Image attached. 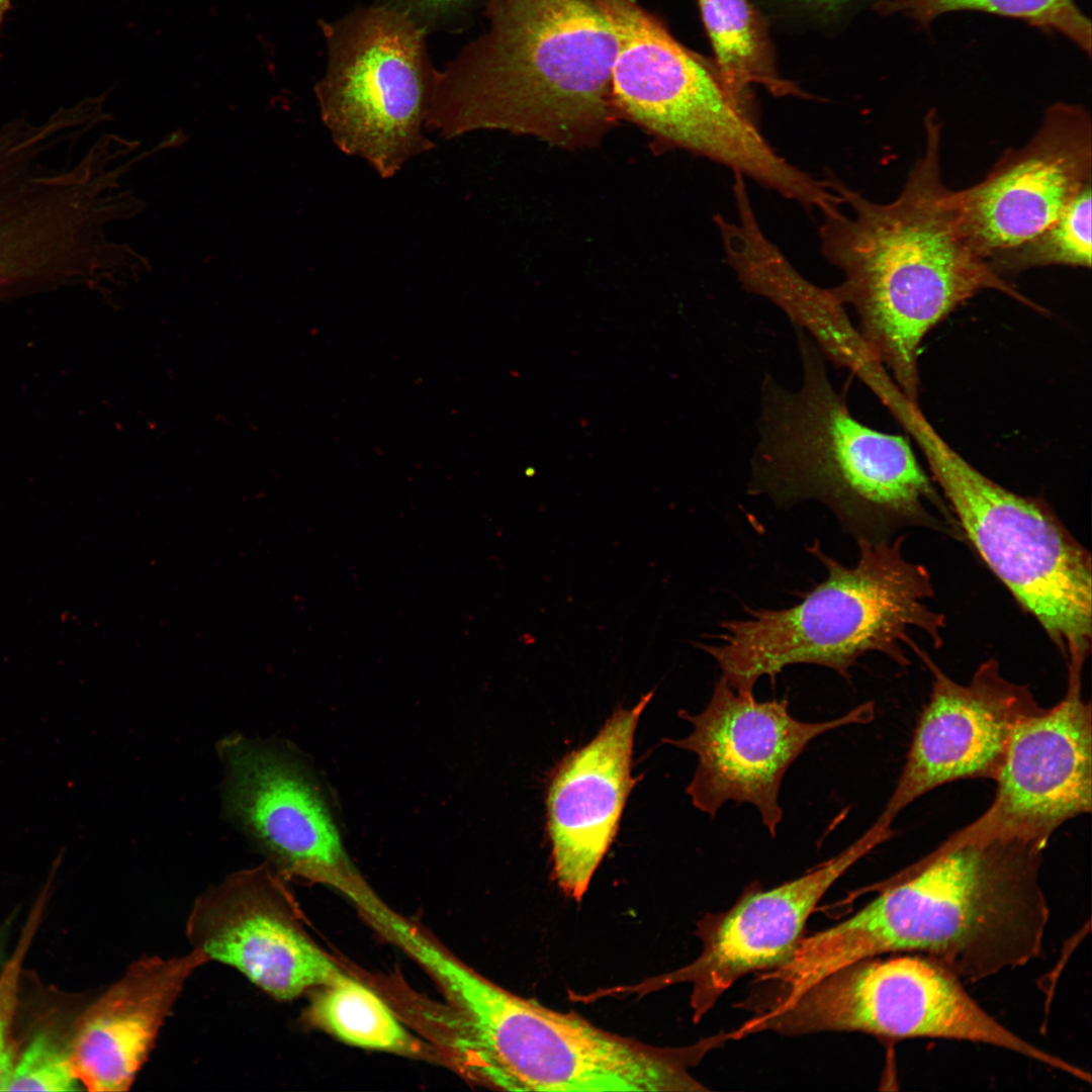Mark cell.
Instances as JSON below:
<instances>
[{
	"mask_svg": "<svg viewBox=\"0 0 1092 1092\" xmlns=\"http://www.w3.org/2000/svg\"><path fill=\"white\" fill-rule=\"evenodd\" d=\"M1092 178L1091 116L1057 103L1029 142L1008 149L987 175L950 204L975 251L987 262L1050 225Z\"/></svg>",
	"mask_w": 1092,
	"mask_h": 1092,
	"instance_id": "obj_13",
	"label": "cell"
},
{
	"mask_svg": "<svg viewBox=\"0 0 1092 1092\" xmlns=\"http://www.w3.org/2000/svg\"><path fill=\"white\" fill-rule=\"evenodd\" d=\"M894 418L914 439L966 536L1068 661L1085 662L1092 631L1089 552L1041 503L997 484L961 456L918 403Z\"/></svg>",
	"mask_w": 1092,
	"mask_h": 1092,
	"instance_id": "obj_7",
	"label": "cell"
},
{
	"mask_svg": "<svg viewBox=\"0 0 1092 1092\" xmlns=\"http://www.w3.org/2000/svg\"><path fill=\"white\" fill-rule=\"evenodd\" d=\"M735 219L714 216L726 260L746 291L772 302L804 331L828 362L846 368L864 382L880 366L845 305L832 288L818 286L804 277L757 220L747 188L733 189Z\"/></svg>",
	"mask_w": 1092,
	"mask_h": 1092,
	"instance_id": "obj_20",
	"label": "cell"
},
{
	"mask_svg": "<svg viewBox=\"0 0 1092 1092\" xmlns=\"http://www.w3.org/2000/svg\"><path fill=\"white\" fill-rule=\"evenodd\" d=\"M654 691L632 708H619L585 745L552 770L545 793L552 879L580 901L614 842L629 795L635 731Z\"/></svg>",
	"mask_w": 1092,
	"mask_h": 1092,
	"instance_id": "obj_18",
	"label": "cell"
},
{
	"mask_svg": "<svg viewBox=\"0 0 1092 1092\" xmlns=\"http://www.w3.org/2000/svg\"><path fill=\"white\" fill-rule=\"evenodd\" d=\"M875 10L901 14L923 27L945 13L980 11L1057 32L1088 56L1091 52V22L1074 0H883Z\"/></svg>",
	"mask_w": 1092,
	"mask_h": 1092,
	"instance_id": "obj_23",
	"label": "cell"
},
{
	"mask_svg": "<svg viewBox=\"0 0 1092 1092\" xmlns=\"http://www.w3.org/2000/svg\"><path fill=\"white\" fill-rule=\"evenodd\" d=\"M9 926L4 924L0 927V969L5 961L6 943L8 939Z\"/></svg>",
	"mask_w": 1092,
	"mask_h": 1092,
	"instance_id": "obj_29",
	"label": "cell"
},
{
	"mask_svg": "<svg viewBox=\"0 0 1092 1092\" xmlns=\"http://www.w3.org/2000/svg\"><path fill=\"white\" fill-rule=\"evenodd\" d=\"M1083 663L1068 662L1064 698L1015 728L991 805L938 847L993 838L1046 847L1054 832L1092 808V712Z\"/></svg>",
	"mask_w": 1092,
	"mask_h": 1092,
	"instance_id": "obj_11",
	"label": "cell"
},
{
	"mask_svg": "<svg viewBox=\"0 0 1092 1092\" xmlns=\"http://www.w3.org/2000/svg\"><path fill=\"white\" fill-rule=\"evenodd\" d=\"M795 332L798 386L769 373L760 382L749 492L779 506L820 502L856 538L880 522L922 514L934 490L909 441L856 420L821 350Z\"/></svg>",
	"mask_w": 1092,
	"mask_h": 1092,
	"instance_id": "obj_5",
	"label": "cell"
},
{
	"mask_svg": "<svg viewBox=\"0 0 1092 1092\" xmlns=\"http://www.w3.org/2000/svg\"><path fill=\"white\" fill-rule=\"evenodd\" d=\"M886 840L885 833L872 825L847 848L797 879L768 890L751 884L732 907L698 921L701 951L694 961L631 986L609 988V995L639 997L688 983L692 1018L699 1022L740 978L784 963L827 891Z\"/></svg>",
	"mask_w": 1092,
	"mask_h": 1092,
	"instance_id": "obj_12",
	"label": "cell"
},
{
	"mask_svg": "<svg viewBox=\"0 0 1092 1092\" xmlns=\"http://www.w3.org/2000/svg\"><path fill=\"white\" fill-rule=\"evenodd\" d=\"M932 689L895 790L878 820L892 826L911 803L942 785L995 780L1016 726L1041 712L1028 687L1012 682L991 658L960 684L935 664Z\"/></svg>",
	"mask_w": 1092,
	"mask_h": 1092,
	"instance_id": "obj_15",
	"label": "cell"
},
{
	"mask_svg": "<svg viewBox=\"0 0 1092 1092\" xmlns=\"http://www.w3.org/2000/svg\"><path fill=\"white\" fill-rule=\"evenodd\" d=\"M49 891L50 884L36 899L17 944L0 969V1091H6L16 1060L12 1043V1026L16 1013L20 975L24 959L40 924Z\"/></svg>",
	"mask_w": 1092,
	"mask_h": 1092,
	"instance_id": "obj_26",
	"label": "cell"
},
{
	"mask_svg": "<svg viewBox=\"0 0 1092 1092\" xmlns=\"http://www.w3.org/2000/svg\"><path fill=\"white\" fill-rule=\"evenodd\" d=\"M80 1088L69 1043H63L49 1030H41L16 1058L6 1091L60 1092Z\"/></svg>",
	"mask_w": 1092,
	"mask_h": 1092,
	"instance_id": "obj_25",
	"label": "cell"
},
{
	"mask_svg": "<svg viewBox=\"0 0 1092 1092\" xmlns=\"http://www.w3.org/2000/svg\"><path fill=\"white\" fill-rule=\"evenodd\" d=\"M208 962L193 947L132 962L76 1023L69 1045L80 1084L95 1092L128 1090L187 979Z\"/></svg>",
	"mask_w": 1092,
	"mask_h": 1092,
	"instance_id": "obj_19",
	"label": "cell"
},
{
	"mask_svg": "<svg viewBox=\"0 0 1092 1092\" xmlns=\"http://www.w3.org/2000/svg\"><path fill=\"white\" fill-rule=\"evenodd\" d=\"M962 980L915 953L872 957L843 966L797 995L760 1009L741 1035L857 1031L881 1038H943L989 1044L1077 1077L1081 1069L1011 1031L987 1012Z\"/></svg>",
	"mask_w": 1092,
	"mask_h": 1092,
	"instance_id": "obj_8",
	"label": "cell"
},
{
	"mask_svg": "<svg viewBox=\"0 0 1092 1092\" xmlns=\"http://www.w3.org/2000/svg\"><path fill=\"white\" fill-rule=\"evenodd\" d=\"M471 1L473 0H388L383 3L405 12L427 30L429 26L460 13Z\"/></svg>",
	"mask_w": 1092,
	"mask_h": 1092,
	"instance_id": "obj_28",
	"label": "cell"
},
{
	"mask_svg": "<svg viewBox=\"0 0 1092 1092\" xmlns=\"http://www.w3.org/2000/svg\"><path fill=\"white\" fill-rule=\"evenodd\" d=\"M402 948L445 990L457 1012L468 1074L504 1091L697 1092L691 1070L716 1048L712 1036L658 1046L603 1029L490 982L410 930Z\"/></svg>",
	"mask_w": 1092,
	"mask_h": 1092,
	"instance_id": "obj_4",
	"label": "cell"
},
{
	"mask_svg": "<svg viewBox=\"0 0 1092 1092\" xmlns=\"http://www.w3.org/2000/svg\"><path fill=\"white\" fill-rule=\"evenodd\" d=\"M1044 847L993 838L935 848L870 891L847 919L802 936L767 979L785 997L853 962L930 958L962 981L1022 967L1042 951L1050 908L1039 881Z\"/></svg>",
	"mask_w": 1092,
	"mask_h": 1092,
	"instance_id": "obj_1",
	"label": "cell"
},
{
	"mask_svg": "<svg viewBox=\"0 0 1092 1092\" xmlns=\"http://www.w3.org/2000/svg\"><path fill=\"white\" fill-rule=\"evenodd\" d=\"M485 31L437 71L426 127L502 129L576 149L613 125L615 42L586 0H486Z\"/></svg>",
	"mask_w": 1092,
	"mask_h": 1092,
	"instance_id": "obj_3",
	"label": "cell"
},
{
	"mask_svg": "<svg viewBox=\"0 0 1092 1092\" xmlns=\"http://www.w3.org/2000/svg\"><path fill=\"white\" fill-rule=\"evenodd\" d=\"M1091 183L1061 214L1026 242L988 260L1001 277L1038 267H1091Z\"/></svg>",
	"mask_w": 1092,
	"mask_h": 1092,
	"instance_id": "obj_24",
	"label": "cell"
},
{
	"mask_svg": "<svg viewBox=\"0 0 1092 1092\" xmlns=\"http://www.w3.org/2000/svg\"><path fill=\"white\" fill-rule=\"evenodd\" d=\"M768 22L782 26L832 31L860 9L883 0H750Z\"/></svg>",
	"mask_w": 1092,
	"mask_h": 1092,
	"instance_id": "obj_27",
	"label": "cell"
},
{
	"mask_svg": "<svg viewBox=\"0 0 1092 1092\" xmlns=\"http://www.w3.org/2000/svg\"><path fill=\"white\" fill-rule=\"evenodd\" d=\"M713 47V61L730 97L756 116L751 86L764 87L777 97L808 96L778 69L769 22L750 0H697Z\"/></svg>",
	"mask_w": 1092,
	"mask_h": 1092,
	"instance_id": "obj_21",
	"label": "cell"
},
{
	"mask_svg": "<svg viewBox=\"0 0 1092 1092\" xmlns=\"http://www.w3.org/2000/svg\"><path fill=\"white\" fill-rule=\"evenodd\" d=\"M678 716L693 724L692 733L663 741L697 755L687 788L693 805L712 818L729 801L753 805L775 838L783 818L780 790L791 764L819 735L871 721L874 705L861 704L828 721L804 722L790 714L787 700L758 702L720 676L701 713L679 711Z\"/></svg>",
	"mask_w": 1092,
	"mask_h": 1092,
	"instance_id": "obj_10",
	"label": "cell"
},
{
	"mask_svg": "<svg viewBox=\"0 0 1092 1092\" xmlns=\"http://www.w3.org/2000/svg\"><path fill=\"white\" fill-rule=\"evenodd\" d=\"M12 0H0V31L7 12L11 8ZM1 58V53H0Z\"/></svg>",
	"mask_w": 1092,
	"mask_h": 1092,
	"instance_id": "obj_30",
	"label": "cell"
},
{
	"mask_svg": "<svg viewBox=\"0 0 1092 1092\" xmlns=\"http://www.w3.org/2000/svg\"><path fill=\"white\" fill-rule=\"evenodd\" d=\"M859 558L845 566L819 542L808 551L827 577L790 608L750 610L746 618L721 624L719 642L698 644L718 663L734 690L753 694L762 676L776 677L793 664H815L850 678L849 669L869 652L900 666L914 631L941 643L943 615L932 610L930 575L905 558L902 538H858Z\"/></svg>",
	"mask_w": 1092,
	"mask_h": 1092,
	"instance_id": "obj_6",
	"label": "cell"
},
{
	"mask_svg": "<svg viewBox=\"0 0 1092 1092\" xmlns=\"http://www.w3.org/2000/svg\"><path fill=\"white\" fill-rule=\"evenodd\" d=\"M307 1018L340 1040L364 1049L414 1053L417 1043L385 1002L371 989L344 974L318 987Z\"/></svg>",
	"mask_w": 1092,
	"mask_h": 1092,
	"instance_id": "obj_22",
	"label": "cell"
},
{
	"mask_svg": "<svg viewBox=\"0 0 1092 1092\" xmlns=\"http://www.w3.org/2000/svg\"><path fill=\"white\" fill-rule=\"evenodd\" d=\"M328 63L314 91L336 146L390 178L435 147L424 134L437 71L426 29L386 3L322 24Z\"/></svg>",
	"mask_w": 1092,
	"mask_h": 1092,
	"instance_id": "obj_9",
	"label": "cell"
},
{
	"mask_svg": "<svg viewBox=\"0 0 1092 1092\" xmlns=\"http://www.w3.org/2000/svg\"><path fill=\"white\" fill-rule=\"evenodd\" d=\"M941 122L924 118L925 147L899 196L869 199L836 179L837 208L822 214L821 252L842 274L832 288L855 311L862 340L912 400L925 336L981 291L1034 304L998 275L964 235L941 177Z\"/></svg>",
	"mask_w": 1092,
	"mask_h": 1092,
	"instance_id": "obj_2",
	"label": "cell"
},
{
	"mask_svg": "<svg viewBox=\"0 0 1092 1092\" xmlns=\"http://www.w3.org/2000/svg\"><path fill=\"white\" fill-rule=\"evenodd\" d=\"M229 811L285 874L342 890L360 876L329 805L301 763L243 738L220 745Z\"/></svg>",
	"mask_w": 1092,
	"mask_h": 1092,
	"instance_id": "obj_17",
	"label": "cell"
},
{
	"mask_svg": "<svg viewBox=\"0 0 1092 1092\" xmlns=\"http://www.w3.org/2000/svg\"><path fill=\"white\" fill-rule=\"evenodd\" d=\"M609 26L617 113L665 145L698 146L728 119L731 101L713 62L678 42L636 0H586Z\"/></svg>",
	"mask_w": 1092,
	"mask_h": 1092,
	"instance_id": "obj_14",
	"label": "cell"
},
{
	"mask_svg": "<svg viewBox=\"0 0 1092 1092\" xmlns=\"http://www.w3.org/2000/svg\"><path fill=\"white\" fill-rule=\"evenodd\" d=\"M269 866L243 870L196 898L186 921L193 948L231 966L278 1000L345 973L296 926Z\"/></svg>",
	"mask_w": 1092,
	"mask_h": 1092,
	"instance_id": "obj_16",
	"label": "cell"
}]
</instances>
